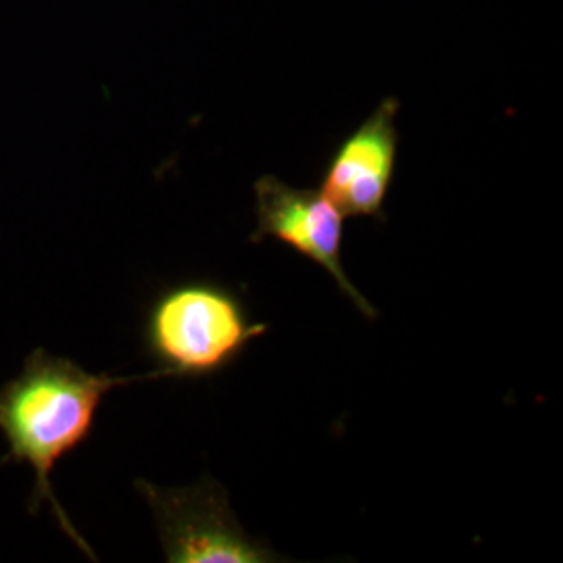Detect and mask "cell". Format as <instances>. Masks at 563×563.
<instances>
[{
    "label": "cell",
    "instance_id": "obj_1",
    "mask_svg": "<svg viewBox=\"0 0 563 563\" xmlns=\"http://www.w3.org/2000/svg\"><path fill=\"white\" fill-rule=\"evenodd\" d=\"M172 378L165 369L142 376L92 374L67 357L36 349L27 355L20 376L0 386V434L9 444L2 463H25L34 472L30 514L51 504L63 532L95 560L92 549L63 511L51 476L57 463L78 451L95 432L104 397L125 384Z\"/></svg>",
    "mask_w": 563,
    "mask_h": 563
},
{
    "label": "cell",
    "instance_id": "obj_2",
    "mask_svg": "<svg viewBox=\"0 0 563 563\" xmlns=\"http://www.w3.org/2000/svg\"><path fill=\"white\" fill-rule=\"evenodd\" d=\"M267 330L249 318L228 286L190 280L172 284L153 299L142 339L172 378H207L230 367Z\"/></svg>",
    "mask_w": 563,
    "mask_h": 563
},
{
    "label": "cell",
    "instance_id": "obj_4",
    "mask_svg": "<svg viewBox=\"0 0 563 563\" xmlns=\"http://www.w3.org/2000/svg\"><path fill=\"white\" fill-rule=\"evenodd\" d=\"M253 190L257 228L251 234V242L274 239L309 262L318 263L367 320H376L378 311L349 280L342 267L344 216L341 209L322 190L297 188L276 176H262Z\"/></svg>",
    "mask_w": 563,
    "mask_h": 563
},
{
    "label": "cell",
    "instance_id": "obj_5",
    "mask_svg": "<svg viewBox=\"0 0 563 563\" xmlns=\"http://www.w3.org/2000/svg\"><path fill=\"white\" fill-rule=\"evenodd\" d=\"M399 101L384 99L376 111L336 146L323 172V195L344 218L384 220V202L393 186L399 130Z\"/></svg>",
    "mask_w": 563,
    "mask_h": 563
},
{
    "label": "cell",
    "instance_id": "obj_3",
    "mask_svg": "<svg viewBox=\"0 0 563 563\" xmlns=\"http://www.w3.org/2000/svg\"><path fill=\"white\" fill-rule=\"evenodd\" d=\"M136 488L155 516L165 562H282L269 547L244 532L225 488L213 478L202 476L186 488H162L136 481Z\"/></svg>",
    "mask_w": 563,
    "mask_h": 563
}]
</instances>
